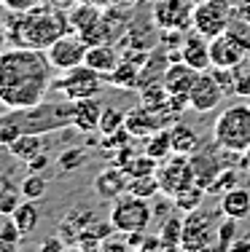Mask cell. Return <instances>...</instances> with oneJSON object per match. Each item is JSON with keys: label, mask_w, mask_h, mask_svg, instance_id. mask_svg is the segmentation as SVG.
I'll use <instances>...</instances> for the list:
<instances>
[{"label": "cell", "mask_w": 250, "mask_h": 252, "mask_svg": "<svg viewBox=\"0 0 250 252\" xmlns=\"http://www.w3.org/2000/svg\"><path fill=\"white\" fill-rule=\"evenodd\" d=\"M213 142L226 153L242 156L250 148V105H231L215 118Z\"/></svg>", "instance_id": "4"}, {"label": "cell", "mask_w": 250, "mask_h": 252, "mask_svg": "<svg viewBox=\"0 0 250 252\" xmlns=\"http://www.w3.org/2000/svg\"><path fill=\"white\" fill-rule=\"evenodd\" d=\"M153 220V209L148 199H140L135 193H124L113 201L110 209V223L118 233L132 236V233H145V228Z\"/></svg>", "instance_id": "5"}, {"label": "cell", "mask_w": 250, "mask_h": 252, "mask_svg": "<svg viewBox=\"0 0 250 252\" xmlns=\"http://www.w3.org/2000/svg\"><path fill=\"white\" fill-rule=\"evenodd\" d=\"M234 94L242 99H250V70L248 73L234 75Z\"/></svg>", "instance_id": "35"}, {"label": "cell", "mask_w": 250, "mask_h": 252, "mask_svg": "<svg viewBox=\"0 0 250 252\" xmlns=\"http://www.w3.org/2000/svg\"><path fill=\"white\" fill-rule=\"evenodd\" d=\"M132 252H135V250H132Z\"/></svg>", "instance_id": "47"}, {"label": "cell", "mask_w": 250, "mask_h": 252, "mask_svg": "<svg viewBox=\"0 0 250 252\" xmlns=\"http://www.w3.org/2000/svg\"><path fill=\"white\" fill-rule=\"evenodd\" d=\"M100 19H103V8H100V5H92V3H81V0H78V5L68 14L70 30L78 32V35L89 32V30L97 25Z\"/></svg>", "instance_id": "20"}, {"label": "cell", "mask_w": 250, "mask_h": 252, "mask_svg": "<svg viewBox=\"0 0 250 252\" xmlns=\"http://www.w3.org/2000/svg\"><path fill=\"white\" fill-rule=\"evenodd\" d=\"M199 75L202 73L194 70L191 64H186L183 59H175V62H170V67H167L162 81H164L167 92H170V97H186L188 99V94H191V89H194Z\"/></svg>", "instance_id": "15"}, {"label": "cell", "mask_w": 250, "mask_h": 252, "mask_svg": "<svg viewBox=\"0 0 250 252\" xmlns=\"http://www.w3.org/2000/svg\"><path fill=\"white\" fill-rule=\"evenodd\" d=\"M62 247H65V244L59 242V239H49L46 244H40V247H38V252H59Z\"/></svg>", "instance_id": "38"}, {"label": "cell", "mask_w": 250, "mask_h": 252, "mask_svg": "<svg viewBox=\"0 0 250 252\" xmlns=\"http://www.w3.org/2000/svg\"><path fill=\"white\" fill-rule=\"evenodd\" d=\"M156 180H159V188H162L164 196H175L180 193L183 188L194 185V169H191V156H183V153H172L167 156L164 161H159V169H156Z\"/></svg>", "instance_id": "8"}, {"label": "cell", "mask_w": 250, "mask_h": 252, "mask_svg": "<svg viewBox=\"0 0 250 252\" xmlns=\"http://www.w3.org/2000/svg\"><path fill=\"white\" fill-rule=\"evenodd\" d=\"M86 51H89V43L81 38L78 32H73V30H70V32H65L62 38H57L54 43L46 49V54H49V62L54 64V70H59V73L83 64V62H86Z\"/></svg>", "instance_id": "9"}, {"label": "cell", "mask_w": 250, "mask_h": 252, "mask_svg": "<svg viewBox=\"0 0 250 252\" xmlns=\"http://www.w3.org/2000/svg\"><path fill=\"white\" fill-rule=\"evenodd\" d=\"M49 3H54V5H59V3H65V0H49Z\"/></svg>", "instance_id": "45"}, {"label": "cell", "mask_w": 250, "mask_h": 252, "mask_svg": "<svg viewBox=\"0 0 250 252\" xmlns=\"http://www.w3.org/2000/svg\"><path fill=\"white\" fill-rule=\"evenodd\" d=\"M170 140H172V153H183L191 156L199 148V134L191 129L188 124H172L170 126Z\"/></svg>", "instance_id": "21"}, {"label": "cell", "mask_w": 250, "mask_h": 252, "mask_svg": "<svg viewBox=\"0 0 250 252\" xmlns=\"http://www.w3.org/2000/svg\"><path fill=\"white\" fill-rule=\"evenodd\" d=\"M215 231H213V220L205 212L194 209L188 212V220H183V252H205L207 244L213 242Z\"/></svg>", "instance_id": "11"}, {"label": "cell", "mask_w": 250, "mask_h": 252, "mask_svg": "<svg viewBox=\"0 0 250 252\" xmlns=\"http://www.w3.org/2000/svg\"><path fill=\"white\" fill-rule=\"evenodd\" d=\"M127 193H135V196H140V199H151V196L162 193V188H159L156 175H140V177L127 180Z\"/></svg>", "instance_id": "25"}, {"label": "cell", "mask_w": 250, "mask_h": 252, "mask_svg": "<svg viewBox=\"0 0 250 252\" xmlns=\"http://www.w3.org/2000/svg\"><path fill=\"white\" fill-rule=\"evenodd\" d=\"M105 107L100 105L97 97H86V99H75L73 102V126L83 134L100 129V118H103Z\"/></svg>", "instance_id": "17"}, {"label": "cell", "mask_w": 250, "mask_h": 252, "mask_svg": "<svg viewBox=\"0 0 250 252\" xmlns=\"http://www.w3.org/2000/svg\"><path fill=\"white\" fill-rule=\"evenodd\" d=\"M124 172H127V177H140V175H156L159 169V161L151 158V156H132V158L127 161V164L121 166Z\"/></svg>", "instance_id": "28"}, {"label": "cell", "mask_w": 250, "mask_h": 252, "mask_svg": "<svg viewBox=\"0 0 250 252\" xmlns=\"http://www.w3.org/2000/svg\"><path fill=\"white\" fill-rule=\"evenodd\" d=\"M178 54H180L183 62L191 64V67L199 70V73H207V70L213 67V62H210V38H205L202 32H196L194 27H191L188 35H183Z\"/></svg>", "instance_id": "14"}, {"label": "cell", "mask_w": 250, "mask_h": 252, "mask_svg": "<svg viewBox=\"0 0 250 252\" xmlns=\"http://www.w3.org/2000/svg\"><path fill=\"white\" fill-rule=\"evenodd\" d=\"M231 14H234V8H231L229 0H202L199 5H194L191 27L205 38H215V35L229 30Z\"/></svg>", "instance_id": "7"}, {"label": "cell", "mask_w": 250, "mask_h": 252, "mask_svg": "<svg viewBox=\"0 0 250 252\" xmlns=\"http://www.w3.org/2000/svg\"><path fill=\"white\" fill-rule=\"evenodd\" d=\"M231 252H250V242H234Z\"/></svg>", "instance_id": "40"}, {"label": "cell", "mask_w": 250, "mask_h": 252, "mask_svg": "<svg viewBox=\"0 0 250 252\" xmlns=\"http://www.w3.org/2000/svg\"><path fill=\"white\" fill-rule=\"evenodd\" d=\"M159 239H162L164 244H170V247H180V242H183V220L180 218H167L162 231H159Z\"/></svg>", "instance_id": "29"}, {"label": "cell", "mask_w": 250, "mask_h": 252, "mask_svg": "<svg viewBox=\"0 0 250 252\" xmlns=\"http://www.w3.org/2000/svg\"><path fill=\"white\" fill-rule=\"evenodd\" d=\"M250 59V51L231 32H221L215 38H210V62L213 67L221 70H237Z\"/></svg>", "instance_id": "10"}, {"label": "cell", "mask_w": 250, "mask_h": 252, "mask_svg": "<svg viewBox=\"0 0 250 252\" xmlns=\"http://www.w3.org/2000/svg\"><path fill=\"white\" fill-rule=\"evenodd\" d=\"M54 78L49 54L30 46L0 51V105L8 110L33 107L46 99Z\"/></svg>", "instance_id": "1"}, {"label": "cell", "mask_w": 250, "mask_h": 252, "mask_svg": "<svg viewBox=\"0 0 250 252\" xmlns=\"http://www.w3.org/2000/svg\"><path fill=\"white\" fill-rule=\"evenodd\" d=\"M215 142L213 148H196L191 153V169H194V180L196 185H202L205 190H210V185L218 180V175L226 169V164H221V158L215 156Z\"/></svg>", "instance_id": "13"}, {"label": "cell", "mask_w": 250, "mask_h": 252, "mask_svg": "<svg viewBox=\"0 0 250 252\" xmlns=\"http://www.w3.org/2000/svg\"><path fill=\"white\" fill-rule=\"evenodd\" d=\"M59 252H81V250H73V247H62Z\"/></svg>", "instance_id": "44"}, {"label": "cell", "mask_w": 250, "mask_h": 252, "mask_svg": "<svg viewBox=\"0 0 250 252\" xmlns=\"http://www.w3.org/2000/svg\"><path fill=\"white\" fill-rule=\"evenodd\" d=\"M221 212L229 220H245L250 215V190L248 188H231L221 199Z\"/></svg>", "instance_id": "19"}, {"label": "cell", "mask_w": 250, "mask_h": 252, "mask_svg": "<svg viewBox=\"0 0 250 252\" xmlns=\"http://www.w3.org/2000/svg\"><path fill=\"white\" fill-rule=\"evenodd\" d=\"M223 97H226V89L218 83V78L210 70V73H202L196 78L191 94H188V107H194L196 113H210L221 105Z\"/></svg>", "instance_id": "12"}, {"label": "cell", "mask_w": 250, "mask_h": 252, "mask_svg": "<svg viewBox=\"0 0 250 252\" xmlns=\"http://www.w3.org/2000/svg\"><path fill=\"white\" fill-rule=\"evenodd\" d=\"M205 193L207 190L202 188V185H188V188H183L180 193H175L172 196V204H175L180 212H194V209H199V204L202 199H205Z\"/></svg>", "instance_id": "24"}, {"label": "cell", "mask_w": 250, "mask_h": 252, "mask_svg": "<svg viewBox=\"0 0 250 252\" xmlns=\"http://www.w3.org/2000/svg\"><path fill=\"white\" fill-rule=\"evenodd\" d=\"M81 3H92V5H100V8H105V5L113 3V0H81Z\"/></svg>", "instance_id": "41"}, {"label": "cell", "mask_w": 250, "mask_h": 252, "mask_svg": "<svg viewBox=\"0 0 250 252\" xmlns=\"http://www.w3.org/2000/svg\"><path fill=\"white\" fill-rule=\"evenodd\" d=\"M118 129H124V113L116 110V107H105L103 118H100V131L103 134H113Z\"/></svg>", "instance_id": "32"}, {"label": "cell", "mask_w": 250, "mask_h": 252, "mask_svg": "<svg viewBox=\"0 0 250 252\" xmlns=\"http://www.w3.org/2000/svg\"><path fill=\"white\" fill-rule=\"evenodd\" d=\"M19 236H22V231L16 228L14 220H8V223L0 228V239H5V242H16V244H19Z\"/></svg>", "instance_id": "36"}, {"label": "cell", "mask_w": 250, "mask_h": 252, "mask_svg": "<svg viewBox=\"0 0 250 252\" xmlns=\"http://www.w3.org/2000/svg\"><path fill=\"white\" fill-rule=\"evenodd\" d=\"M248 105H250V99H248Z\"/></svg>", "instance_id": "46"}, {"label": "cell", "mask_w": 250, "mask_h": 252, "mask_svg": "<svg viewBox=\"0 0 250 252\" xmlns=\"http://www.w3.org/2000/svg\"><path fill=\"white\" fill-rule=\"evenodd\" d=\"M54 89L70 102L97 97V94L103 92V75H100L97 70H92L89 64H78V67H73V70H65L62 78L54 83Z\"/></svg>", "instance_id": "6"}, {"label": "cell", "mask_w": 250, "mask_h": 252, "mask_svg": "<svg viewBox=\"0 0 250 252\" xmlns=\"http://www.w3.org/2000/svg\"><path fill=\"white\" fill-rule=\"evenodd\" d=\"M145 153L156 161H164L167 156H172V140H170V129H162L156 134L148 137V145H145Z\"/></svg>", "instance_id": "27"}, {"label": "cell", "mask_w": 250, "mask_h": 252, "mask_svg": "<svg viewBox=\"0 0 250 252\" xmlns=\"http://www.w3.org/2000/svg\"><path fill=\"white\" fill-rule=\"evenodd\" d=\"M46 3V0H0V5H3L5 11H11V14H25V11L35 8V5Z\"/></svg>", "instance_id": "34"}, {"label": "cell", "mask_w": 250, "mask_h": 252, "mask_svg": "<svg viewBox=\"0 0 250 252\" xmlns=\"http://www.w3.org/2000/svg\"><path fill=\"white\" fill-rule=\"evenodd\" d=\"M43 193H46V180H43V175L30 172V175L22 180V196L30 199V201H38Z\"/></svg>", "instance_id": "30"}, {"label": "cell", "mask_w": 250, "mask_h": 252, "mask_svg": "<svg viewBox=\"0 0 250 252\" xmlns=\"http://www.w3.org/2000/svg\"><path fill=\"white\" fill-rule=\"evenodd\" d=\"M242 166H245V169L250 172V148H248L245 153H242Z\"/></svg>", "instance_id": "42"}, {"label": "cell", "mask_w": 250, "mask_h": 252, "mask_svg": "<svg viewBox=\"0 0 250 252\" xmlns=\"http://www.w3.org/2000/svg\"><path fill=\"white\" fill-rule=\"evenodd\" d=\"M127 172L121 166H110V169H103L97 177H94V193L103 201H116L118 196L127 193Z\"/></svg>", "instance_id": "16"}, {"label": "cell", "mask_w": 250, "mask_h": 252, "mask_svg": "<svg viewBox=\"0 0 250 252\" xmlns=\"http://www.w3.org/2000/svg\"><path fill=\"white\" fill-rule=\"evenodd\" d=\"M226 32H231V35H234V38L250 51V19L231 14V22H229V30H226Z\"/></svg>", "instance_id": "31"}, {"label": "cell", "mask_w": 250, "mask_h": 252, "mask_svg": "<svg viewBox=\"0 0 250 252\" xmlns=\"http://www.w3.org/2000/svg\"><path fill=\"white\" fill-rule=\"evenodd\" d=\"M46 164H49V156H46V153H38L35 158L27 161V169H30V172H38V169H43Z\"/></svg>", "instance_id": "37"}, {"label": "cell", "mask_w": 250, "mask_h": 252, "mask_svg": "<svg viewBox=\"0 0 250 252\" xmlns=\"http://www.w3.org/2000/svg\"><path fill=\"white\" fill-rule=\"evenodd\" d=\"M0 252H19V247H16V242H5V239H0Z\"/></svg>", "instance_id": "39"}, {"label": "cell", "mask_w": 250, "mask_h": 252, "mask_svg": "<svg viewBox=\"0 0 250 252\" xmlns=\"http://www.w3.org/2000/svg\"><path fill=\"white\" fill-rule=\"evenodd\" d=\"M83 158H86V151H83V148H70V151H65L59 156V166H62L65 172H73L83 164Z\"/></svg>", "instance_id": "33"}, {"label": "cell", "mask_w": 250, "mask_h": 252, "mask_svg": "<svg viewBox=\"0 0 250 252\" xmlns=\"http://www.w3.org/2000/svg\"><path fill=\"white\" fill-rule=\"evenodd\" d=\"M11 220L16 223V228H19L22 233H33L35 228H38V223H40V209L35 207V201L25 199V201L19 204V207L14 209Z\"/></svg>", "instance_id": "22"}, {"label": "cell", "mask_w": 250, "mask_h": 252, "mask_svg": "<svg viewBox=\"0 0 250 252\" xmlns=\"http://www.w3.org/2000/svg\"><path fill=\"white\" fill-rule=\"evenodd\" d=\"M73 126V102H38L33 107H19L0 116V145H11L22 134H51Z\"/></svg>", "instance_id": "2"}, {"label": "cell", "mask_w": 250, "mask_h": 252, "mask_svg": "<svg viewBox=\"0 0 250 252\" xmlns=\"http://www.w3.org/2000/svg\"><path fill=\"white\" fill-rule=\"evenodd\" d=\"M65 32H70L68 14L54 3H40L25 14H11L8 22V35L16 40V46H30L40 51H46Z\"/></svg>", "instance_id": "3"}, {"label": "cell", "mask_w": 250, "mask_h": 252, "mask_svg": "<svg viewBox=\"0 0 250 252\" xmlns=\"http://www.w3.org/2000/svg\"><path fill=\"white\" fill-rule=\"evenodd\" d=\"M83 64H89V67L97 70V73L103 75V78H108L113 70L121 64V54L113 49L110 43H97V46H89L86 62H83Z\"/></svg>", "instance_id": "18"}, {"label": "cell", "mask_w": 250, "mask_h": 252, "mask_svg": "<svg viewBox=\"0 0 250 252\" xmlns=\"http://www.w3.org/2000/svg\"><path fill=\"white\" fill-rule=\"evenodd\" d=\"M22 185H14V183H0V215H14V209L22 204Z\"/></svg>", "instance_id": "26"}, {"label": "cell", "mask_w": 250, "mask_h": 252, "mask_svg": "<svg viewBox=\"0 0 250 252\" xmlns=\"http://www.w3.org/2000/svg\"><path fill=\"white\" fill-rule=\"evenodd\" d=\"M8 148V153L14 156V158H22L27 164L30 158H35L38 153H43L40 151V134H22V137H16L11 145H5Z\"/></svg>", "instance_id": "23"}, {"label": "cell", "mask_w": 250, "mask_h": 252, "mask_svg": "<svg viewBox=\"0 0 250 252\" xmlns=\"http://www.w3.org/2000/svg\"><path fill=\"white\" fill-rule=\"evenodd\" d=\"M5 35H8V30L0 27V49H3V43H5Z\"/></svg>", "instance_id": "43"}]
</instances>
